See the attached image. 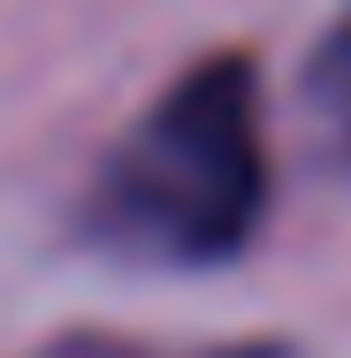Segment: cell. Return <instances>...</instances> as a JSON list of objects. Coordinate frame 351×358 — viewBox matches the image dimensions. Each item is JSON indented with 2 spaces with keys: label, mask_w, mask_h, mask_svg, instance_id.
<instances>
[{
  "label": "cell",
  "mask_w": 351,
  "mask_h": 358,
  "mask_svg": "<svg viewBox=\"0 0 351 358\" xmlns=\"http://www.w3.org/2000/svg\"><path fill=\"white\" fill-rule=\"evenodd\" d=\"M313 99H321V115H329V130H336V145L351 160V15L336 23V38L313 62Z\"/></svg>",
  "instance_id": "2"
},
{
  "label": "cell",
  "mask_w": 351,
  "mask_h": 358,
  "mask_svg": "<svg viewBox=\"0 0 351 358\" xmlns=\"http://www.w3.org/2000/svg\"><path fill=\"white\" fill-rule=\"evenodd\" d=\"M260 206L268 130L245 54H214L176 76L99 176V229L153 259H229L260 229Z\"/></svg>",
  "instance_id": "1"
}]
</instances>
